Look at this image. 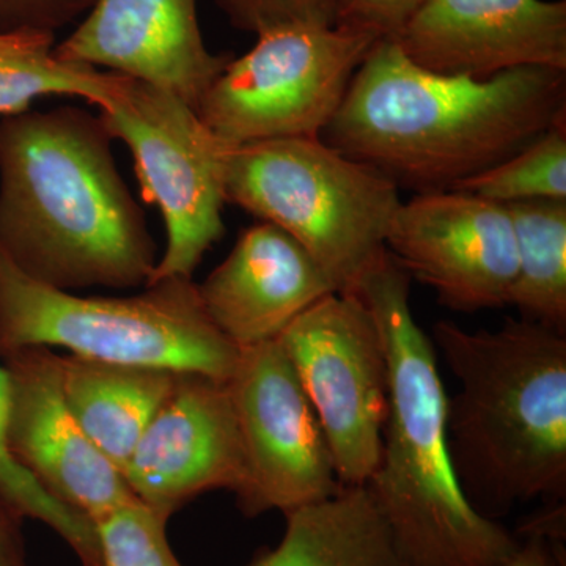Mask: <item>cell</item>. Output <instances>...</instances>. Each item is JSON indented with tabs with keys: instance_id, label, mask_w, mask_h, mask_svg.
Listing matches in <instances>:
<instances>
[{
	"instance_id": "5b68a950",
	"label": "cell",
	"mask_w": 566,
	"mask_h": 566,
	"mask_svg": "<svg viewBox=\"0 0 566 566\" xmlns=\"http://www.w3.org/2000/svg\"><path fill=\"white\" fill-rule=\"evenodd\" d=\"M39 346L223 382L240 359L191 277L159 279L134 296H80L33 281L0 249V357Z\"/></svg>"
},
{
	"instance_id": "52a82bcc",
	"label": "cell",
	"mask_w": 566,
	"mask_h": 566,
	"mask_svg": "<svg viewBox=\"0 0 566 566\" xmlns=\"http://www.w3.org/2000/svg\"><path fill=\"white\" fill-rule=\"evenodd\" d=\"M107 132L132 151L145 199L161 212L166 249L151 282L191 277L226 232L230 145L177 93L115 74L96 104Z\"/></svg>"
},
{
	"instance_id": "4fadbf2b",
	"label": "cell",
	"mask_w": 566,
	"mask_h": 566,
	"mask_svg": "<svg viewBox=\"0 0 566 566\" xmlns=\"http://www.w3.org/2000/svg\"><path fill=\"white\" fill-rule=\"evenodd\" d=\"M2 360L6 442L18 465L48 494L92 523L137 501L122 472L71 415L62 392V356L39 346Z\"/></svg>"
},
{
	"instance_id": "5bb4252c",
	"label": "cell",
	"mask_w": 566,
	"mask_h": 566,
	"mask_svg": "<svg viewBox=\"0 0 566 566\" xmlns=\"http://www.w3.org/2000/svg\"><path fill=\"white\" fill-rule=\"evenodd\" d=\"M392 41L444 76L566 70V0H423Z\"/></svg>"
},
{
	"instance_id": "83f0119b",
	"label": "cell",
	"mask_w": 566,
	"mask_h": 566,
	"mask_svg": "<svg viewBox=\"0 0 566 566\" xmlns=\"http://www.w3.org/2000/svg\"><path fill=\"white\" fill-rule=\"evenodd\" d=\"M557 539L543 534L528 532L524 542L517 543L515 553L505 566H564Z\"/></svg>"
},
{
	"instance_id": "3957f363",
	"label": "cell",
	"mask_w": 566,
	"mask_h": 566,
	"mask_svg": "<svg viewBox=\"0 0 566 566\" xmlns=\"http://www.w3.org/2000/svg\"><path fill=\"white\" fill-rule=\"evenodd\" d=\"M411 277L389 251L356 293L389 363L381 457L367 488L408 566H505L520 539L480 515L458 482L447 442V394L431 337L411 308Z\"/></svg>"
},
{
	"instance_id": "ffe728a7",
	"label": "cell",
	"mask_w": 566,
	"mask_h": 566,
	"mask_svg": "<svg viewBox=\"0 0 566 566\" xmlns=\"http://www.w3.org/2000/svg\"><path fill=\"white\" fill-rule=\"evenodd\" d=\"M115 73L63 61L55 54V33H0V115L22 114L41 96H80L98 104L109 92Z\"/></svg>"
},
{
	"instance_id": "9a60e30c",
	"label": "cell",
	"mask_w": 566,
	"mask_h": 566,
	"mask_svg": "<svg viewBox=\"0 0 566 566\" xmlns=\"http://www.w3.org/2000/svg\"><path fill=\"white\" fill-rule=\"evenodd\" d=\"M55 54L158 85L196 111L233 59L208 50L197 0H96Z\"/></svg>"
},
{
	"instance_id": "603a6c76",
	"label": "cell",
	"mask_w": 566,
	"mask_h": 566,
	"mask_svg": "<svg viewBox=\"0 0 566 566\" xmlns=\"http://www.w3.org/2000/svg\"><path fill=\"white\" fill-rule=\"evenodd\" d=\"M167 523L139 501L95 521L102 566H182L175 557Z\"/></svg>"
},
{
	"instance_id": "4316f807",
	"label": "cell",
	"mask_w": 566,
	"mask_h": 566,
	"mask_svg": "<svg viewBox=\"0 0 566 566\" xmlns=\"http://www.w3.org/2000/svg\"><path fill=\"white\" fill-rule=\"evenodd\" d=\"M25 516L0 490V566H31L25 549Z\"/></svg>"
},
{
	"instance_id": "6da1fadb",
	"label": "cell",
	"mask_w": 566,
	"mask_h": 566,
	"mask_svg": "<svg viewBox=\"0 0 566 566\" xmlns=\"http://www.w3.org/2000/svg\"><path fill=\"white\" fill-rule=\"evenodd\" d=\"M566 122V70L444 76L378 40L324 144L416 193L453 191Z\"/></svg>"
},
{
	"instance_id": "d6986e66",
	"label": "cell",
	"mask_w": 566,
	"mask_h": 566,
	"mask_svg": "<svg viewBox=\"0 0 566 566\" xmlns=\"http://www.w3.org/2000/svg\"><path fill=\"white\" fill-rule=\"evenodd\" d=\"M516 243L509 305L521 318L566 337V200L505 205Z\"/></svg>"
},
{
	"instance_id": "7402d4cb",
	"label": "cell",
	"mask_w": 566,
	"mask_h": 566,
	"mask_svg": "<svg viewBox=\"0 0 566 566\" xmlns=\"http://www.w3.org/2000/svg\"><path fill=\"white\" fill-rule=\"evenodd\" d=\"M7 375L0 365V490L31 520L52 528L80 558L82 566H102L95 524L48 494L11 458L6 442Z\"/></svg>"
},
{
	"instance_id": "7c38bea8",
	"label": "cell",
	"mask_w": 566,
	"mask_h": 566,
	"mask_svg": "<svg viewBox=\"0 0 566 566\" xmlns=\"http://www.w3.org/2000/svg\"><path fill=\"white\" fill-rule=\"evenodd\" d=\"M122 474L137 501L167 521L208 491L240 499L248 468L229 381L178 374Z\"/></svg>"
},
{
	"instance_id": "ba28073f",
	"label": "cell",
	"mask_w": 566,
	"mask_h": 566,
	"mask_svg": "<svg viewBox=\"0 0 566 566\" xmlns=\"http://www.w3.org/2000/svg\"><path fill=\"white\" fill-rule=\"evenodd\" d=\"M376 41L340 25L264 32L251 51L229 62L197 112L230 147L322 139Z\"/></svg>"
},
{
	"instance_id": "277c9868",
	"label": "cell",
	"mask_w": 566,
	"mask_h": 566,
	"mask_svg": "<svg viewBox=\"0 0 566 566\" xmlns=\"http://www.w3.org/2000/svg\"><path fill=\"white\" fill-rule=\"evenodd\" d=\"M431 340L458 381L447 442L458 482L497 520L532 499L566 495V337L520 318L465 331L450 319Z\"/></svg>"
},
{
	"instance_id": "d4e9b609",
	"label": "cell",
	"mask_w": 566,
	"mask_h": 566,
	"mask_svg": "<svg viewBox=\"0 0 566 566\" xmlns=\"http://www.w3.org/2000/svg\"><path fill=\"white\" fill-rule=\"evenodd\" d=\"M96 0H0V33H55L88 13Z\"/></svg>"
},
{
	"instance_id": "8992f818",
	"label": "cell",
	"mask_w": 566,
	"mask_h": 566,
	"mask_svg": "<svg viewBox=\"0 0 566 566\" xmlns=\"http://www.w3.org/2000/svg\"><path fill=\"white\" fill-rule=\"evenodd\" d=\"M227 202L293 237L334 283L352 293L386 249L403 200L394 182L322 139L230 148Z\"/></svg>"
},
{
	"instance_id": "484cf974",
	"label": "cell",
	"mask_w": 566,
	"mask_h": 566,
	"mask_svg": "<svg viewBox=\"0 0 566 566\" xmlns=\"http://www.w3.org/2000/svg\"><path fill=\"white\" fill-rule=\"evenodd\" d=\"M422 2L423 0H337L335 25L371 33L378 40H392Z\"/></svg>"
},
{
	"instance_id": "8fae6325",
	"label": "cell",
	"mask_w": 566,
	"mask_h": 566,
	"mask_svg": "<svg viewBox=\"0 0 566 566\" xmlns=\"http://www.w3.org/2000/svg\"><path fill=\"white\" fill-rule=\"evenodd\" d=\"M386 249L444 307L472 314L509 305L517 262L505 205L463 191L416 193L395 212Z\"/></svg>"
},
{
	"instance_id": "2e32d148",
	"label": "cell",
	"mask_w": 566,
	"mask_h": 566,
	"mask_svg": "<svg viewBox=\"0 0 566 566\" xmlns=\"http://www.w3.org/2000/svg\"><path fill=\"white\" fill-rule=\"evenodd\" d=\"M331 293L337 289L314 256L270 222L244 230L199 285L211 322L238 348L274 340Z\"/></svg>"
},
{
	"instance_id": "e0dca14e",
	"label": "cell",
	"mask_w": 566,
	"mask_h": 566,
	"mask_svg": "<svg viewBox=\"0 0 566 566\" xmlns=\"http://www.w3.org/2000/svg\"><path fill=\"white\" fill-rule=\"evenodd\" d=\"M178 374L62 356V392L96 449L123 472Z\"/></svg>"
},
{
	"instance_id": "cb8c5ba5",
	"label": "cell",
	"mask_w": 566,
	"mask_h": 566,
	"mask_svg": "<svg viewBox=\"0 0 566 566\" xmlns=\"http://www.w3.org/2000/svg\"><path fill=\"white\" fill-rule=\"evenodd\" d=\"M238 31L262 35L274 29L308 25L334 28L337 0H214Z\"/></svg>"
},
{
	"instance_id": "30bf717a",
	"label": "cell",
	"mask_w": 566,
	"mask_h": 566,
	"mask_svg": "<svg viewBox=\"0 0 566 566\" xmlns=\"http://www.w3.org/2000/svg\"><path fill=\"white\" fill-rule=\"evenodd\" d=\"M229 387L248 468L237 499L245 516L285 515L342 491L322 423L277 338L240 348Z\"/></svg>"
},
{
	"instance_id": "44dd1931",
	"label": "cell",
	"mask_w": 566,
	"mask_h": 566,
	"mask_svg": "<svg viewBox=\"0 0 566 566\" xmlns=\"http://www.w3.org/2000/svg\"><path fill=\"white\" fill-rule=\"evenodd\" d=\"M453 191L501 205L566 200V122L558 123L505 161L461 182Z\"/></svg>"
},
{
	"instance_id": "7a4b0ae2",
	"label": "cell",
	"mask_w": 566,
	"mask_h": 566,
	"mask_svg": "<svg viewBox=\"0 0 566 566\" xmlns=\"http://www.w3.org/2000/svg\"><path fill=\"white\" fill-rule=\"evenodd\" d=\"M99 115L76 106L0 120V249L62 292L144 289L158 245Z\"/></svg>"
},
{
	"instance_id": "ac0fdd59",
	"label": "cell",
	"mask_w": 566,
	"mask_h": 566,
	"mask_svg": "<svg viewBox=\"0 0 566 566\" xmlns=\"http://www.w3.org/2000/svg\"><path fill=\"white\" fill-rule=\"evenodd\" d=\"M281 543L245 566H408L365 486L285 513Z\"/></svg>"
},
{
	"instance_id": "9c48e42d",
	"label": "cell",
	"mask_w": 566,
	"mask_h": 566,
	"mask_svg": "<svg viewBox=\"0 0 566 566\" xmlns=\"http://www.w3.org/2000/svg\"><path fill=\"white\" fill-rule=\"evenodd\" d=\"M277 340L318 416L342 485H367L389 412V363L374 315L356 293L326 294Z\"/></svg>"
}]
</instances>
